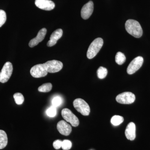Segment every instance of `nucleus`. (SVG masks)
Wrapping results in <instances>:
<instances>
[{
    "label": "nucleus",
    "mask_w": 150,
    "mask_h": 150,
    "mask_svg": "<svg viewBox=\"0 0 150 150\" xmlns=\"http://www.w3.org/2000/svg\"><path fill=\"white\" fill-rule=\"evenodd\" d=\"M13 67L10 62H6L0 72V82L5 83L9 79L12 74Z\"/></svg>",
    "instance_id": "obj_4"
},
{
    "label": "nucleus",
    "mask_w": 150,
    "mask_h": 150,
    "mask_svg": "<svg viewBox=\"0 0 150 150\" xmlns=\"http://www.w3.org/2000/svg\"><path fill=\"white\" fill-rule=\"evenodd\" d=\"M35 6L38 8L46 11H51L54 9L55 5L51 0H35Z\"/></svg>",
    "instance_id": "obj_10"
},
{
    "label": "nucleus",
    "mask_w": 150,
    "mask_h": 150,
    "mask_svg": "<svg viewBox=\"0 0 150 150\" xmlns=\"http://www.w3.org/2000/svg\"><path fill=\"white\" fill-rule=\"evenodd\" d=\"M72 147L71 142L69 140H64L62 142V149L64 150H69Z\"/></svg>",
    "instance_id": "obj_24"
},
{
    "label": "nucleus",
    "mask_w": 150,
    "mask_h": 150,
    "mask_svg": "<svg viewBox=\"0 0 150 150\" xmlns=\"http://www.w3.org/2000/svg\"><path fill=\"white\" fill-rule=\"evenodd\" d=\"M52 88V85L50 83L43 84L38 87V91L41 92H48L51 91Z\"/></svg>",
    "instance_id": "obj_19"
},
{
    "label": "nucleus",
    "mask_w": 150,
    "mask_h": 150,
    "mask_svg": "<svg viewBox=\"0 0 150 150\" xmlns=\"http://www.w3.org/2000/svg\"><path fill=\"white\" fill-rule=\"evenodd\" d=\"M6 21V15L5 11L3 10H0V27L5 23Z\"/></svg>",
    "instance_id": "obj_25"
},
{
    "label": "nucleus",
    "mask_w": 150,
    "mask_h": 150,
    "mask_svg": "<svg viewBox=\"0 0 150 150\" xmlns=\"http://www.w3.org/2000/svg\"><path fill=\"white\" fill-rule=\"evenodd\" d=\"M47 33V30L46 28H42L39 30L38 33L36 37L30 40L29 43V46L31 48L36 46L40 42H41L45 38Z\"/></svg>",
    "instance_id": "obj_13"
},
{
    "label": "nucleus",
    "mask_w": 150,
    "mask_h": 150,
    "mask_svg": "<svg viewBox=\"0 0 150 150\" xmlns=\"http://www.w3.org/2000/svg\"><path fill=\"white\" fill-rule=\"evenodd\" d=\"M43 64L47 72L50 73L58 72L62 69L63 67L62 62L55 60L48 61Z\"/></svg>",
    "instance_id": "obj_7"
},
{
    "label": "nucleus",
    "mask_w": 150,
    "mask_h": 150,
    "mask_svg": "<svg viewBox=\"0 0 150 150\" xmlns=\"http://www.w3.org/2000/svg\"><path fill=\"white\" fill-rule=\"evenodd\" d=\"M30 73L33 77L39 78L46 76L48 72L43 64L33 66L30 70Z\"/></svg>",
    "instance_id": "obj_9"
},
{
    "label": "nucleus",
    "mask_w": 150,
    "mask_h": 150,
    "mask_svg": "<svg viewBox=\"0 0 150 150\" xmlns=\"http://www.w3.org/2000/svg\"><path fill=\"white\" fill-rule=\"evenodd\" d=\"M62 115L63 118L67 122H69L74 127H77L79 124V119L72 111L68 108L63 109L62 111Z\"/></svg>",
    "instance_id": "obj_5"
},
{
    "label": "nucleus",
    "mask_w": 150,
    "mask_h": 150,
    "mask_svg": "<svg viewBox=\"0 0 150 150\" xmlns=\"http://www.w3.org/2000/svg\"><path fill=\"white\" fill-rule=\"evenodd\" d=\"M97 74L98 77L99 79H104L107 75V69L103 67H99V69L97 70Z\"/></svg>",
    "instance_id": "obj_20"
},
{
    "label": "nucleus",
    "mask_w": 150,
    "mask_h": 150,
    "mask_svg": "<svg viewBox=\"0 0 150 150\" xmlns=\"http://www.w3.org/2000/svg\"><path fill=\"white\" fill-rule=\"evenodd\" d=\"M7 144V135L5 131L0 130V149L5 148Z\"/></svg>",
    "instance_id": "obj_16"
},
{
    "label": "nucleus",
    "mask_w": 150,
    "mask_h": 150,
    "mask_svg": "<svg viewBox=\"0 0 150 150\" xmlns=\"http://www.w3.org/2000/svg\"><path fill=\"white\" fill-rule=\"evenodd\" d=\"M73 105L75 109L82 115L87 116L90 112V108L89 105L81 98H77L74 100Z\"/></svg>",
    "instance_id": "obj_3"
},
{
    "label": "nucleus",
    "mask_w": 150,
    "mask_h": 150,
    "mask_svg": "<svg viewBox=\"0 0 150 150\" xmlns=\"http://www.w3.org/2000/svg\"><path fill=\"white\" fill-rule=\"evenodd\" d=\"M103 44L102 38H98L93 41L90 45L87 52V56L88 59L93 58L102 48Z\"/></svg>",
    "instance_id": "obj_2"
},
{
    "label": "nucleus",
    "mask_w": 150,
    "mask_h": 150,
    "mask_svg": "<svg viewBox=\"0 0 150 150\" xmlns=\"http://www.w3.org/2000/svg\"><path fill=\"white\" fill-rule=\"evenodd\" d=\"M125 28L126 31L132 36L140 38L143 35V30L139 22L133 19H129L126 21Z\"/></svg>",
    "instance_id": "obj_1"
},
{
    "label": "nucleus",
    "mask_w": 150,
    "mask_h": 150,
    "mask_svg": "<svg viewBox=\"0 0 150 150\" xmlns=\"http://www.w3.org/2000/svg\"><path fill=\"white\" fill-rule=\"evenodd\" d=\"M46 113L47 115L49 117H55L56 115V113H57L56 107L53 105L51 107L49 108L46 110Z\"/></svg>",
    "instance_id": "obj_23"
},
{
    "label": "nucleus",
    "mask_w": 150,
    "mask_h": 150,
    "mask_svg": "<svg viewBox=\"0 0 150 150\" xmlns=\"http://www.w3.org/2000/svg\"><path fill=\"white\" fill-rule=\"evenodd\" d=\"M13 98L17 104L21 105L24 102V97L21 93H15L13 95Z\"/></svg>",
    "instance_id": "obj_21"
},
{
    "label": "nucleus",
    "mask_w": 150,
    "mask_h": 150,
    "mask_svg": "<svg viewBox=\"0 0 150 150\" xmlns=\"http://www.w3.org/2000/svg\"><path fill=\"white\" fill-rule=\"evenodd\" d=\"M124 121V118L122 116L115 115L112 116L110 122L114 126H117L120 125Z\"/></svg>",
    "instance_id": "obj_18"
},
{
    "label": "nucleus",
    "mask_w": 150,
    "mask_h": 150,
    "mask_svg": "<svg viewBox=\"0 0 150 150\" xmlns=\"http://www.w3.org/2000/svg\"><path fill=\"white\" fill-rule=\"evenodd\" d=\"M62 142L63 141L60 140H57L54 141L53 144L54 149L56 150H58L62 148Z\"/></svg>",
    "instance_id": "obj_26"
},
{
    "label": "nucleus",
    "mask_w": 150,
    "mask_h": 150,
    "mask_svg": "<svg viewBox=\"0 0 150 150\" xmlns=\"http://www.w3.org/2000/svg\"><path fill=\"white\" fill-rule=\"evenodd\" d=\"M62 35H63V30L62 29L56 30L51 34L50 40L47 43V46L48 47H51L54 46L57 43L58 40L62 37Z\"/></svg>",
    "instance_id": "obj_15"
},
{
    "label": "nucleus",
    "mask_w": 150,
    "mask_h": 150,
    "mask_svg": "<svg viewBox=\"0 0 150 150\" xmlns=\"http://www.w3.org/2000/svg\"><path fill=\"white\" fill-rule=\"evenodd\" d=\"M63 102L62 98L59 96L54 97L52 100V105L55 107H57L60 106Z\"/></svg>",
    "instance_id": "obj_22"
},
{
    "label": "nucleus",
    "mask_w": 150,
    "mask_h": 150,
    "mask_svg": "<svg viewBox=\"0 0 150 150\" xmlns=\"http://www.w3.org/2000/svg\"><path fill=\"white\" fill-rule=\"evenodd\" d=\"M93 3L90 1L83 7L81 10V16L83 19L86 20L90 17L93 12Z\"/></svg>",
    "instance_id": "obj_12"
},
{
    "label": "nucleus",
    "mask_w": 150,
    "mask_h": 150,
    "mask_svg": "<svg viewBox=\"0 0 150 150\" xmlns=\"http://www.w3.org/2000/svg\"><path fill=\"white\" fill-rule=\"evenodd\" d=\"M136 127L133 122L129 123L125 130V135L126 138L130 141H133L136 137Z\"/></svg>",
    "instance_id": "obj_14"
},
{
    "label": "nucleus",
    "mask_w": 150,
    "mask_h": 150,
    "mask_svg": "<svg viewBox=\"0 0 150 150\" xmlns=\"http://www.w3.org/2000/svg\"><path fill=\"white\" fill-rule=\"evenodd\" d=\"M57 129L60 134L66 136H69L72 131L71 125L64 120H62L58 122Z\"/></svg>",
    "instance_id": "obj_11"
},
{
    "label": "nucleus",
    "mask_w": 150,
    "mask_h": 150,
    "mask_svg": "<svg viewBox=\"0 0 150 150\" xmlns=\"http://www.w3.org/2000/svg\"><path fill=\"white\" fill-rule=\"evenodd\" d=\"M115 62L118 65H122L126 62V57L123 53L118 52L115 57Z\"/></svg>",
    "instance_id": "obj_17"
},
{
    "label": "nucleus",
    "mask_w": 150,
    "mask_h": 150,
    "mask_svg": "<svg viewBox=\"0 0 150 150\" xmlns=\"http://www.w3.org/2000/svg\"><path fill=\"white\" fill-rule=\"evenodd\" d=\"M144 63V59L142 56H138L133 60L129 64L127 69L129 74H133L142 67Z\"/></svg>",
    "instance_id": "obj_8"
},
{
    "label": "nucleus",
    "mask_w": 150,
    "mask_h": 150,
    "mask_svg": "<svg viewBox=\"0 0 150 150\" xmlns=\"http://www.w3.org/2000/svg\"><path fill=\"white\" fill-rule=\"evenodd\" d=\"M136 99L135 95L130 92H126L118 95L116 100L118 103L123 104H130L133 103Z\"/></svg>",
    "instance_id": "obj_6"
}]
</instances>
